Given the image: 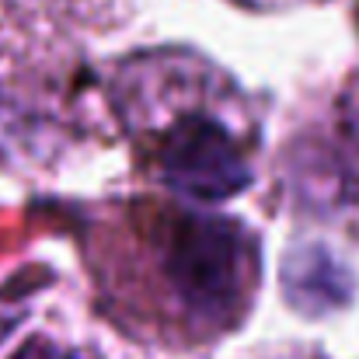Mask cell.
Returning a JSON list of instances; mask_svg holds the SVG:
<instances>
[{
	"mask_svg": "<svg viewBox=\"0 0 359 359\" xmlns=\"http://www.w3.org/2000/svg\"><path fill=\"white\" fill-rule=\"evenodd\" d=\"M98 311L122 335L192 353L238 332L258 297V238L238 217L175 196L98 203L81 231Z\"/></svg>",
	"mask_w": 359,
	"mask_h": 359,
	"instance_id": "6da1fadb",
	"label": "cell"
},
{
	"mask_svg": "<svg viewBox=\"0 0 359 359\" xmlns=\"http://www.w3.org/2000/svg\"><path fill=\"white\" fill-rule=\"evenodd\" d=\"M234 4L244 7V11L269 14V11H286V7H300V4H321V0H234Z\"/></svg>",
	"mask_w": 359,
	"mask_h": 359,
	"instance_id": "3957f363",
	"label": "cell"
},
{
	"mask_svg": "<svg viewBox=\"0 0 359 359\" xmlns=\"http://www.w3.org/2000/svg\"><path fill=\"white\" fill-rule=\"evenodd\" d=\"M105 98L136 171L175 199L213 206L251 185L262 119L206 56L182 46L129 53L109 70Z\"/></svg>",
	"mask_w": 359,
	"mask_h": 359,
	"instance_id": "7a4b0ae2",
	"label": "cell"
}]
</instances>
